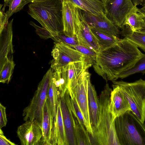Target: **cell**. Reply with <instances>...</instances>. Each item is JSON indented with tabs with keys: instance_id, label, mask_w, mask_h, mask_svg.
<instances>
[{
	"instance_id": "cell-30",
	"label": "cell",
	"mask_w": 145,
	"mask_h": 145,
	"mask_svg": "<svg viewBox=\"0 0 145 145\" xmlns=\"http://www.w3.org/2000/svg\"><path fill=\"white\" fill-rule=\"evenodd\" d=\"M34 0H4V4L9 6L6 13L7 18H9L14 13L22 10L27 4L31 3Z\"/></svg>"
},
{
	"instance_id": "cell-31",
	"label": "cell",
	"mask_w": 145,
	"mask_h": 145,
	"mask_svg": "<svg viewBox=\"0 0 145 145\" xmlns=\"http://www.w3.org/2000/svg\"><path fill=\"white\" fill-rule=\"evenodd\" d=\"M138 73L145 74V54H143L142 56L132 67L119 74L117 77V79H123Z\"/></svg>"
},
{
	"instance_id": "cell-17",
	"label": "cell",
	"mask_w": 145,
	"mask_h": 145,
	"mask_svg": "<svg viewBox=\"0 0 145 145\" xmlns=\"http://www.w3.org/2000/svg\"><path fill=\"white\" fill-rule=\"evenodd\" d=\"M88 105L90 122L93 131L97 127L99 122V103L95 88L90 80L88 86Z\"/></svg>"
},
{
	"instance_id": "cell-5",
	"label": "cell",
	"mask_w": 145,
	"mask_h": 145,
	"mask_svg": "<svg viewBox=\"0 0 145 145\" xmlns=\"http://www.w3.org/2000/svg\"><path fill=\"white\" fill-rule=\"evenodd\" d=\"M130 104L132 112L142 122L145 121V80L140 78L133 82L112 81Z\"/></svg>"
},
{
	"instance_id": "cell-19",
	"label": "cell",
	"mask_w": 145,
	"mask_h": 145,
	"mask_svg": "<svg viewBox=\"0 0 145 145\" xmlns=\"http://www.w3.org/2000/svg\"><path fill=\"white\" fill-rule=\"evenodd\" d=\"M81 10L98 16L105 14L104 3L100 0H65Z\"/></svg>"
},
{
	"instance_id": "cell-2",
	"label": "cell",
	"mask_w": 145,
	"mask_h": 145,
	"mask_svg": "<svg viewBox=\"0 0 145 145\" xmlns=\"http://www.w3.org/2000/svg\"><path fill=\"white\" fill-rule=\"evenodd\" d=\"M27 12L53 37L63 32L61 0H34L29 5Z\"/></svg>"
},
{
	"instance_id": "cell-36",
	"label": "cell",
	"mask_w": 145,
	"mask_h": 145,
	"mask_svg": "<svg viewBox=\"0 0 145 145\" xmlns=\"http://www.w3.org/2000/svg\"><path fill=\"white\" fill-rule=\"evenodd\" d=\"M6 107L1 103H0V128L5 127L7 120L6 112Z\"/></svg>"
},
{
	"instance_id": "cell-22",
	"label": "cell",
	"mask_w": 145,
	"mask_h": 145,
	"mask_svg": "<svg viewBox=\"0 0 145 145\" xmlns=\"http://www.w3.org/2000/svg\"><path fill=\"white\" fill-rule=\"evenodd\" d=\"M74 136L77 145H91L93 144L91 138L84 125L74 116L71 110Z\"/></svg>"
},
{
	"instance_id": "cell-21",
	"label": "cell",
	"mask_w": 145,
	"mask_h": 145,
	"mask_svg": "<svg viewBox=\"0 0 145 145\" xmlns=\"http://www.w3.org/2000/svg\"><path fill=\"white\" fill-rule=\"evenodd\" d=\"M66 106L70 110L74 116L85 126L89 134L93 137L92 129L88 125L78 106L73 95L67 90L64 97Z\"/></svg>"
},
{
	"instance_id": "cell-3",
	"label": "cell",
	"mask_w": 145,
	"mask_h": 145,
	"mask_svg": "<svg viewBox=\"0 0 145 145\" xmlns=\"http://www.w3.org/2000/svg\"><path fill=\"white\" fill-rule=\"evenodd\" d=\"M112 90L107 83L99 96V121L97 127L93 131V138L99 145H120L116 131L115 120L109 110Z\"/></svg>"
},
{
	"instance_id": "cell-18",
	"label": "cell",
	"mask_w": 145,
	"mask_h": 145,
	"mask_svg": "<svg viewBox=\"0 0 145 145\" xmlns=\"http://www.w3.org/2000/svg\"><path fill=\"white\" fill-rule=\"evenodd\" d=\"M59 101L68 145H77L72 116L66 106L63 97H60Z\"/></svg>"
},
{
	"instance_id": "cell-10",
	"label": "cell",
	"mask_w": 145,
	"mask_h": 145,
	"mask_svg": "<svg viewBox=\"0 0 145 145\" xmlns=\"http://www.w3.org/2000/svg\"><path fill=\"white\" fill-rule=\"evenodd\" d=\"M63 33L69 37L76 36L79 28L81 10L68 1L63 0Z\"/></svg>"
},
{
	"instance_id": "cell-25",
	"label": "cell",
	"mask_w": 145,
	"mask_h": 145,
	"mask_svg": "<svg viewBox=\"0 0 145 145\" xmlns=\"http://www.w3.org/2000/svg\"><path fill=\"white\" fill-rule=\"evenodd\" d=\"M43 135L40 145H51L52 127L51 114L47 99L44 105L42 123Z\"/></svg>"
},
{
	"instance_id": "cell-15",
	"label": "cell",
	"mask_w": 145,
	"mask_h": 145,
	"mask_svg": "<svg viewBox=\"0 0 145 145\" xmlns=\"http://www.w3.org/2000/svg\"><path fill=\"white\" fill-rule=\"evenodd\" d=\"M76 36L79 44L92 50L97 53L100 51L99 46L89 27L84 20L82 13L80 17L79 29Z\"/></svg>"
},
{
	"instance_id": "cell-13",
	"label": "cell",
	"mask_w": 145,
	"mask_h": 145,
	"mask_svg": "<svg viewBox=\"0 0 145 145\" xmlns=\"http://www.w3.org/2000/svg\"><path fill=\"white\" fill-rule=\"evenodd\" d=\"M110 95L109 111L114 120L117 117L131 111L129 103L124 95L116 86L112 84Z\"/></svg>"
},
{
	"instance_id": "cell-40",
	"label": "cell",
	"mask_w": 145,
	"mask_h": 145,
	"mask_svg": "<svg viewBox=\"0 0 145 145\" xmlns=\"http://www.w3.org/2000/svg\"><path fill=\"white\" fill-rule=\"evenodd\" d=\"M102 2H103L104 3H105L106 2V0H100Z\"/></svg>"
},
{
	"instance_id": "cell-33",
	"label": "cell",
	"mask_w": 145,
	"mask_h": 145,
	"mask_svg": "<svg viewBox=\"0 0 145 145\" xmlns=\"http://www.w3.org/2000/svg\"><path fill=\"white\" fill-rule=\"evenodd\" d=\"M51 39L56 42H62L68 45L79 44L76 36L68 37L65 35L63 32L52 37Z\"/></svg>"
},
{
	"instance_id": "cell-6",
	"label": "cell",
	"mask_w": 145,
	"mask_h": 145,
	"mask_svg": "<svg viewBox=\"0 0 145 145\" xmlns=\"http://www.w3.org/2000/svg\"><path fill=\"white\" fill-rule=\"evenodd\" d=\"M52 70L50 68L44 75L29 104L24 109L22 115L24 121L36 120L42 125L44 107L48 98Z\"/></svg>"
},
{
	"instance_id": "cell-27",
	"label": "cell",
	"mask_w": 145,
	"mask_h": 145,
	"mask_svg": "<svg viewBox=\"0 0 145 145\" xmlns=\"http://www.w3.org/2000/svg\"><path fill=\"white\" fill-rule=\"evenodd\" d=\"M121 29V35L145 52V32L140 31H133L126 26H124Z\"/></svg>"
},
{
	"instance_id": "cell-14",
	"label": "cell",
	"mask_w": 145,
	"mask_h": 145,
	"mask_svg": "<svg viewBox=\"0 0 145 145\" xmlns=\"http://www.w3.org/2000/svg\"><path fill=\"white\" fill-rule=\"evenodd\" d=\"M13 19L8 21L0 34V69L5 61L12 56V23Z\"/></svg>"
},
{
	"instance_id": "cell-34",
	"label": "cell",
	"mask_w": 145,
	"mask_h": 145,
	"mask_svg": "<svg viewBox=\"0 0 145 145\" xmlns=\"http://www.w3.org/2000/svg\"><path fill=\"white\" fill-rule=\"evenodd\" d=\"M29 24L35 28L36 33L40 38L46 39L49 38H52L53 37L51 34L47 30L43 27L39 26L33 22L30 21Z\"/></svg>"
},
{
	"instance_id": "cell-12",
	"label": "cell",
	"mask_w": 145,
	"mask_h": 145,
	"mask_svg": "<svg viewBox=\"0 0 145 145\" xmlns=\"http://www.w3.org/2000/svg\"><path fill=\"white\" fill-rule=\"evenodd\" d=\"M81 10L83 18L89 27L117 37L120 34L119 28L108 19L105 14L97 16Z\"/></svg>"
},
{
	"instance_id": "cell-9",
	"label": "cell",
	"mask_w": 145,
	"mask_h": 145,
	"mask_svg": "<svg viewBox=\"0 0 145 145\" xmlns=\"http://www.w3.org/2000/svg\"><path fill=\"white\" fill-rule=\"evenodd\" d=\"M104 4L105 15L121 29L123 26L127 15L136 6L131 0H107Z\"/></svg>"
},
{
	"instance_id": "cell-37",
	"label": "cell",
	"mask_w": 145,
	"mask_h": 145,
	"mask_svg": "<svg viewBox=\"0 0 145 145\" xmlns=\"http://www.w3.org/2000/svg\"><path fill=\"white\" fill-rule=\"evenodd\" d=\"M0 145H16L14 143L8 139L4 135L1 129H0Z\"/></svg>"
},
{
	"instance_id": "cell-20",
	"label": "cell",
	"mask_w": 145,
	"mask_h": 145,
	"mask_svg": "<svg viewBox=\"0 0 145 145\" xmlns=\"http://www.w3.org/2000/svg\"><path fill=\"white\" fill-rule=\"evenodd\" d=\"M68 65L59 68L53 72L52 78L60 97H64L68 88Z\"/></svg>"
},
{
	"instance_id": "cell-35",
	"label": "cell",
	"mask_w": 145,
	"mask_h": 145,
	"mask_svg": "<svg viewBox=\"0 0 145 145\" xmlns=\"http://www.w3.org/2000/svg\"><path fill=\"white\" fill-rule=\"evenodd\" d=\"M6 5L0 4V33L4 29L5 26L8 22L7 18V15L5 12Z\"/></svg>"
},
{
	"instance_id": "cell-7",
	"label": "cell",
	"mask_w": 145,
	"mask_h": 145,
	"mask_svg": "<svg viewBox=\"0 0 145 145\" xmlns=\"http://www.w3.org/2000/svg\"><path fill=\"white\" fill-rule=\"evenodd\" d=\"M91 74L88 70L83 72L68 86L67 90L74 96L89 126L90 123L88 105V89Z\"/></svg>"
},
{
	"instance_id": "cell-41",
	"label": "cell",
	"mask_w": 145,
	"mask_h": 145,
	"mask_svg": "<svg viewBox=\"0 0 145 145\" xmlns=\"http://www.w3.org/2000/svg\"><path fill=\"white\" fill-rule=\"evenodd\" d=\"M107 0H106V1Z\"/></svg>"
},
{
	"instance_id": "cell-32",
	"label": "cell",
	"mask_w": 145,
	"mask_h": 145,
	"mask_svg": "<svg viewBox=\"0 0 145 145\" xmlns=\"http://www.w3.org/2000/svg\"><path fill=\"white\" fill-rule=\"evenodd\" d=\"M69 45L82 53L93 64L96 59L97 54V52L80 44Z\"/></svg>"
},
{
	"instance_id": "cell-29",
	"label": "cell",
	"mask_w": 145,
	"mask_h": 145,
	"mask_svg": "<svg viewBox=\"0 0 145 145\" xmlns=\"http://www.w3.org/2000/svg\"><path fill=\"white\" fill-rule=\"evenodd\" d=\"M13 56L8 58L0 69V82L8 84L11 78L15 66Z\"/></svg>"
},
{
	"instance_id": "cell-23",
	"label": "cell",
	"mask_w": 145,
	"mask_h": 145,
	"mask_svg": "<svg viewBox=\"0 0 145 145\" xmlns=\"http://www.w3.org/2000/svg\"><path fill=\"white\" fill-rule=\"evenodd\" d=\"M52 78L49 86L47 98L51 114L52 129L56 121L60 97L57 89Z\"/></svg>"
},
{
	"instance_id": "cell-16",
	"label": "cell",
	"mask_w": 145,
	"mask_h": 145,
	"mask_svg": "<svg viewBox=\"0 0 145 145\" xmlns=\"http://www.w3.org/2000/svg\"><path fill=\"white\" fill-rule=\"evenodd\" d=\"M51 145H68L59 101L56 118L51 131Z\"/></svg>"
},
{
	"instance_id": "cell-24",
	"label": "cell",
	"mask_w": 145,
	"mask_h": 145,
	"mask_svg": "<svg viewBox=\"0 0 145 145\" xmlns=\"http://www.w3.org/2000/svg\"><path fill=\"white\" fill-rule=\"evenodd\" d=\"M124 26H128L133 31L140 30L145 27L144 15L139 11L137 6H136L127 15L123 27Z\"/></svg>"
},
{
	"instance_id": "cell-8",
	"label": "cell",
	"mask_w": 145,
	"mask_h": 145,
	"mask_svg": "<svg viewBox=\"0 0 145 145\" xmlns=\"http://www.w3.org/2000/svg\"><path fill=\"white\" fill-rule=\"evenodd\" d=\"M54 44L51 52L53 59L51 68L53 70L55 71L72 62L86 60L91 62L82 53L69 45L62 42H55Z\"/></svg>"
},
{
	"instance_id": "cell-11",
	"label": "cell",
	"mask_w": 145,
	"mask_h": 145,
	"mask_svg": "<svg viewBox=\"0 0 145 145\" xmlns=\"http://www.w3.org/2000/svg\"><path fill=\"white\" fill-rule=\"evenodd\" d=\"M25 121L18 127L16 131L21 144L40 145L43 135L41 124L36 120Z\"/></svg>"
},
{
	"instance_id": "cell-1",
	"label": "cell",
	"mask_w": 145,
	"mask_h": 145,
	"mask_svg": "<svg viewBox=\"0 0 145 145\" xmlns=\"http://www.w3.org/2000/svg\"><path fill=\"white\" fill-rule=\"evenodd\" d=\"M143 54L124 38L97 53L92 65L95 72L106 82L116 80L119 74L132 67Z\"/></svg>"
},
{
	"instance_id": "cell-39",
	"label": "cell",
	"mask_w": 145,
	"mask_h": 145,
	"mask_svg": "<svg viewBox=\"0 0 145 145\" xmlns=\"http://www.w3.org/2000/svg\"><path fill=\"white\" fill-rule=\"evenodd\" d=\"M139 10L144 15V19L145 22V5L142 6L141 8H139ZM140 31L145 32V27Z\"/></svg>"
},
{
	"instance_id": "cell-4",
	"label": "cell",
	"mask_w": 145,
	"mask_h": 145,
	"mask_svg": "<svg viewBox=\"0 0 145 145\" xmlns=\"http://www.w3.org/2000/svg\"><path fill=\"white\" fill-rule=\"evenodd\" d=\"M115 127L120 145H145V123L132 111L117 118Z\"/></svg>"
},
{
	"instance_id": "cell-26",
	"label": "cell",
	"mask_w": 145,
	"mask_h": 145,
	"mask_svg": "<svg viewBox=\"0 0 145 145\" xmlns=\"http://www.w3.org/2000/svg\"><path fill=\"white\" fill-rule=\"evenodd\" d=\"M93 65L92 63L87 60L75 61L69 63L68 65V86Z\"/></svg>"
},
{
	"instance_id": "cell-42",
	"label": "cell",
	"mask_w": 145,
	"mask_h": 145,
	"mask_svg": "<svg viewBox=\"0 0 145 145\" xmlns=\"http://www.w3.org/2000/svg\"><path fill=\"white\" fill-rule=\"evenodd\" d=\"M62 1L63 0H61Z\"/></svg>"
},
{
	"instance_id": "cell-38",
	"label": "cell",
	"mask_w": 145,
	"mask_h": 145,
	"mask_svg": "<svg viewBox=\"0 0 145 145\" xmlns=\"http://www.w3.org/2000/svg\"><path fill=\"white\" fill-rule=\"evenodd\" d=\"M133 4L137 6H143L145 5V0H131Z\"/></svg>"
},
{
	"instance_id": "cell-28",
	"label": "cell",
	"mask_w": 145,
	"mask_h": 145,
	"mask_svg": "<svg viewBox=\"0 0 145 145\" xmlns=\"http://www.w3.org/2000/svg\"><path fill=\"white\" fill-rule=\"evenodd\" d=\"M89 27L99 46L100 50L111 46L120 39L116 36L110 35L94 28Z\"/></svg>"
}]
</instances>
